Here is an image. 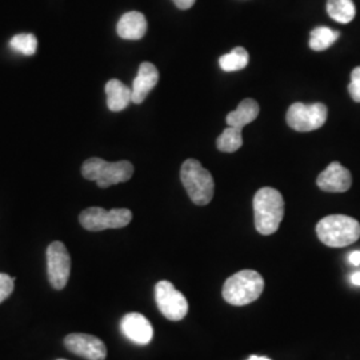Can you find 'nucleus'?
<instances>
[{"label": "nucleus", "mask_w": 360, "mask_h": 360, "mask_svg": "<svg viewBox=\"0 0 360 360\" xmlns=\"http://www.w3.org/2000/svg\"><path fill=\"white\" fill-rule=\"evenodd\" d=\"M255 229L262 235H272L279 230L284 217L282 193L272 187L257 190L254 196Z\"/></svg>", "instance_id": "1"}, {"label": "nucleus", "mask_w": 360, "mask_h": 360, "mask_svg": "<svg viewBox=\"0 0 360 360\" xmlns=\"http://www.w3.org/2000/svg\"><path fill=\"white\" fill-rule=\"evenodd\" d=\"M264 290V279L252 270H243L233 274L223 285V299L236 307L247 306L257 300Z\"/></svg>", "instance_id": "2"}, {"label": "nucleus", "mask_w": 360, "mask_h": 360, "mask_svg": "<svg viewBox=\"0 0 360 360\" xmlns=\"http://www.w3.org/2000/svg\"><path fill=\"white\" fill-rule=\"evenodd\" d=\"M316 235L323 245L347 247L360 238V223L347 215H330L316 224Z\"/></svg>", "instance_id": "3"}, {"label": "nucleus", "mask_w": 360, "mask_h": 360, "mask_svg": "<svg viewBox=\"0 0 360 360\" xmlns=\"http://www.w3.org/2000/svg\"><path fill=\"white\" fill-rule=\"evenodd\" d=\"M180 180L196 206H207L215 191V183L210 171L196 159H187L180 168Z\"/></svg>", "instance_id": "4"}, {"label": "nucleus", "mask_w": 360, "mask_h": 360, "mask_svg": "<svg viewBox=\"0 0 360 360\" xmlns=\"http://www.w3.org/2000/svg\"><path fill=\"white\" fill-rule=\"evenodd\" d=\"M82 175L84 179L96 181L98 187L108 188L129 181L134 175V166L127 160L105 162L101 158H90L82 166Z\"/></svg>", "instance_id": "5"}, {"label": "nucleus", "mask_w": 360, "mask_h": 360, "mask_svg": "<svg viewBox=\"0 0 360 360\" xmlns=\"http://www.w3.org/2000/svg\"><path fill=\"white\" fill-rule=\"evenodd\" d=\"M132 220V212L127 208L105 211L102 207H90L80 212L79 221L87 231H104L108 229H123Z\"/></svg>", "instance_id": "6"}, {"label": "nucleus", "mask_w": 360, "mask_h": 360, "mask_svg": "<svg viewBox=\"0 0 360 360\" xmlns=\"http://www.w3.org/2000/svg\"><path fill=\"white\" fill-rule=\"evenodd\" d=\"M327 115L323 103H294L287 111V124L297 132H311L324 126Z\"/></svg>", "instance_id": "7"}, {"label": "nucleus", "mask_w": 360, "mask_h": 360, "mask_svg": "<svg viewBox=\"0 0 360 360\" xmlns=\"http://www.w3.org/2000/svg\"><path fill=\"white\" fill-rule=\"evenodd\" d=\"M155 300L158 309L168 321H181L188 312V303L186 296L167 281H162L155 285Z\"/></svg>", "instance_id": "8"}, {"label": "nucleus", "mask_w": 360, "mask_h": 360, "mask_svg": "<svg viewBox=\"0 0 360 360\" xmlns=\"http://www.w3.org/2000/svg\"><path fill=\"white\" fill-rule=\"evenodd\" d=\"M47 274L49 281L55 290H63L71 274V257L62 242H52L47 252Z\"/></svg>", "instance_id": "9"}, {"label": "nucleus", "mask_w": 360, "mask_h": 360, "mask_svg": "<svg viewBox=\"0 0 360 360\" xmlns=\"http://www.w3.org/2000/svg\"><path fill=\"white\" fill-rule=\"evenodd\" d=\"M65 346L70 352L87 360H104L107 347L103 342L89 334H70L65 338Z\"/></svg>", "instance_id": "10"}, {"label": "nucleus", "mask_w": 360, "mask_h": 360, "mask_svg": "<svg viewBox=\"0 0 360 360\" xmlns=\"http://www.w3.org/2000/svg\"><path fill=\"white\" fill-rule=\"evenodd\" d=\"M120 330L131 342L146 346L153 340L154 328L146 316L138 312H131L123 316L120 322Z\"/></svg>", "instance_id": "11"}, {"label": "nucleus", "mask_w": 360, "mask_h": 360, "mask_svg": "<svg viewBox=\"0 0 360 360\" xmlns=\"http://www.w3.org/2000/svg\"><path fill=\"white\" fill-rule=\"evenodd\" d=\"M316 184L326 193H346L352 184V176L347 168L343 167L339 162H333L319 174Z\"/></svg>", "instance_id": "12"}, {"label": "nucleus", "mask_w": 360, "mask_h": 360, "mask_svg": "<svg viewBox=\"0 0 360 360\" xmlns=\"http://www.w3.org/2000/svg\"><path fill=\"white\" fill-rule=\"evenodd\" d=\"M159 82V71L153 63L144 62L139 65L138 75L132 83V103L142 104L148 94Z\"/></svg>", "instance_id": "13"}, {"label": "nucleus", "mask_w": 360, "mask_h": 360, "mask_svg": "<svg viewBox=\"0 0 360 360\" xmlns=\"http://www.w3.org/2000/svg\"><path fill=\"white\" fill-rule=\"evenodd\" d=\"M117 35L126 40H139L147 32V20L142 13L131 11L124 13L116 27Z\"/></svg>", "instance_id": "14"}, {"label": "nucleus", "mask_w": 360, "mask_h": 360, "mask_svg": "<svg viewBox=\"0 0 360 360\" xmlns=\"http://www.w3.org/2000/svg\"><path fill=\"white\" fill-rule=\"evenodd\" d=\"M107 107L112 112H120L132 102V90L117 79H111L105 84Z\"/></svg>", "instance_id": "15"}, {"label": "nucleus", "mask_w": 360, "mask_h": 360, "mask_svg": "<svg viewBox=\"0 0 360 360\" xmlns=\"http://www.w3.org/2000/svg\"><path fill=\"white\" fill-rule=\"evenodd\" d=\"M259 104L254 99H245L238 105L235 111L227 115V124L230 127L243 129L247 124L252 123L259 116Z\"/></svg>", "instance_id": "16"}, {"label": "nucleus", "mask_w": 360, "mask_h": 360, "mask_svg": "<svg viewBox=\"0 0 360 360\" xmlns=\"http://www.w3.org/2000/svg\"><path fill=\"white\" fill-rule=\"evenodd\" d=\"M327 13L335 22L347 25L354 20L356 8L352 0H327Z\"/></svg>", "instance_id": "17"}, {"label": "nucleus", "mask_w": 360, "mask_h": 360, "mask_svg": "<svg viewBox=\"0 0 360 360\" xmlns=\"http://www.w3.org/2000/svg\"><path fill=\"white\" fill-rule=\"evenodd\" d=\"M339 37V31H334L328 27H316L309 34V47L314 51H326L334 44Z\"/></svg>", "instance_id": "18"}, {"label": "nucleus", "mask_w": 360, "mask_h": 360, "mask_svg": "<svg viewBox=\"0 0 360 360\" xmlns=\"http://www.w3.org/2000/svg\"><path fill=\"white\" fill-rule=\"evenodd\" d=\"M250 55L243 47H235L231 52L221 55L219 58V65L226 72H233L240 71L248 65Z\"/></svg>", "instance_id": "19"}, {"label": "nucleus", "mask_w": 360, "mask_h": 360, "mask_svg": "<svg viewBox=\"0 0 360 360\" xmlns=\"http://www.w3.org/2000/svg\"><path fill=\"white\" fill-rule=\"evenodd\" d=\"M242 146H243L242 129L230 127V126H229V129H224L219 135L218 141H217V147H218L219 151L227 153V154L238 151Z\"/></svg>", "instance_id": "20"}, {"label": "nucleus", "mask_w": 360, "mask_h": 360, "mask_svg": "<svg viewBox=\"0 0 360 360\" xmlns=\"http://www.w3.org/2000/svg\"><path fill=\"white\" fill-rule=\"evenodd\" d=\"M10 46L13 51L23 53L26 56H32L38 49V39L32 34H19L11 39Z\"/></svg>", "instance_id": "21"}, {"label": "nucleus", "mask_w": 360, "mask_h": 360, "mask_svg": "<svg viewBox=\"0 0 360 360\" xmlns=\"http://www.w3.org/2000/svg\"><path fill=\"white\" fill-rule=\"evenodd\" d=\"M15 281H16V278L0 272V303H3L13 294Z\"/></svg>", "instance_id": "22"}, {"label": "nucleus", "mask_w": 360, "mask_h": 360, "mask_svg": "<svg viewBox=\"0 0 360 360\" xmlns=\"http://www.w3.org/2000/svg\"><path fill=\"white\" fill-rule=\"evenodd\" d=\"M348 92L354 102L360 103V65L355 67L351 72V82L348 84Z\"/></svg>", "instance_id": "23"}, {"label": "nucleus", "mask_w": 360, "mask_h": 360, "mask_svg": "<svg viewBox=\"0 0 360 360\" xmlns=\"http://www.w3.org/2000/svg\"><path fill=\"white\" fill-rule=\"evenodd\" d=\"M179 10H190L196 0H172Z\"/></svg>", "instance_id": "24"}, {"label": "nucleus", "mask_w": 360, "mask_h": 360, "mask_svg": "<svg viewBox=\"0 0 360 360\" xmlns=\"http://www.w3.org/2000/svg\"><path fill=\"white\" fill-rule=\"evenodd\" d=\"M348 262L354 266H360V251H354L348 255Z\"/></svg>", "instance_id": "25"}, {"label": "nucleus", "mask_w": 360, "mask_h": 360, "mask_svg": "<svg viewBox=\"0 0 360 360\" xmlns=\"http://www.w3.org/2000/svg\"><path fill=\"white\" fill-rule=\"evenodd\" d=\"M351 282L355 284V285H360V271L355 272V274H352V276H351Z\"/></svg>", "instance_id": "26"}, {"label": "nucleus", "mask_w": 360, "mask_h": 360, "mask_svg": "<svg viewBox=\"0 0 360 360\" xmlns=\"http://www.w3.org/2000/svg\"><path fill=\"white\" fill-rule=\"evenodd\" d=\"M247 360H271L269 358H266V356H257V355H252V356H250Z\"/></svg>", "instance_id": "27"}, {"label": "nucleus", "mask_w": 360, "mask_h": 360, "mask_svg": "<svg viewBox=\"0 0 360 360\" xmlns=\"http://www.w3.org/2000/svg\"><path fill=\"white\" fill-rule=\"evenodd\" d=\"M58 360H67V359H58Z\"/></svg>", "instance_id": "28"}]
</instances>
